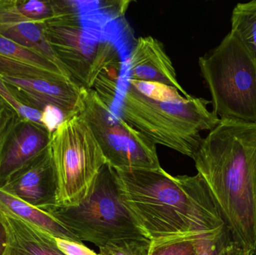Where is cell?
Segmentation results:
<instances>
[{"label":"cell","mask_w":256,"mask_h":255,"mask_svg":"<svg viewBox=\"0 0 256 255\" xmlns=\"http://www.w3.org/2000/svg\"><path fill=\"white\" fill-rule=\"evenodd\" d=\"M230 32L256 57V0L236 4L232 15Z\"/></svg>","instance_id":"cell-17"},{"label":"cell","mask_w":256,"mask_h":255,"mask_svg":"<svg viewBox=\"0 0 256 255\" xmlns=\"http://www.w3.org/2000/svg\"><path fill=\"white\" fill-rule=\"evenodd\" d=\"M152 242L147 239L118 240L99 248L98 255H149Z\"/></svg>","instance_id":"cell-18"},{"label":"cell","mask_w":256,"mask_h":255,"mask_svg":"<svg viewBox=\"0 0 256 255\" xmlns=\"http://www.w3.org/2000/svg\"><path fill=\"white\" fill-rule=\"evenodd\" d=\"M52 133L18 115L0 139V186L50 146Z\"/></svg>","instance_id":"cell-11"},{"label":"cell","mask_w":256,"mask_h":255,"mask_svg":"<svg viewBox=\"0 0 256 255\" xmlns=\"http://www.w3.org/2000/svg\"><path fill=\"white\" fill-rule=\"evenodd\" d=\"M220 120L256 124V57L231 32L198 58Z\"/></svg>","instance_id":"cell-5"},{"label":"cell","mask_w":256,"mask_h":255,"mask_svg":"<svg viewBox=\"0 0 256 255\" xmlns=\"http://www.w3.org/2000/svg\"><path fill=\"white\" fill-rule=\"evenodd\" d=\"M52 1L45 22L48 43L72 80L84 89H117L131 49L124 1Z\"/></svg>","instance_id":"cell-1"},{"label":"cell","mask_w":256,"mask_h":255,"mask_svg":"<svg viewBox=\"0 0 256 255\" xmlns=\"http://www.w3.org/2000/svg\"><path fill=\"white\" fill-rule=\"evenodd\" d=\"M232 239L228 228L196 237L194 239L196 255H219L224 246Z\"/></svg>","instance_id":"cell-19"},{"label":"cell","mask_w":256,"mask_h":255,"mask_svg":"<svg viewBox=\"0 0 256 255\" xmlns=\"http://www.w3.org/2000/svg\"><path fill=\"white\" fill-rule=\"evenodd\" d=\"M250 253H246L238 244L233 241H230L228 244H226L219 253V255H248Z\"/></svg>","instance_id":"cell-25"},{"label":"cell","mask_w":256,"mask_h":255,"mask_svg":"<svg viewBox=\"0 0 256 255\" xmlns=\"http://www.w3.org/2000/svg\"><path fill=\"white\" fill-rule=\"evenodd\" d=\"M0 222L7 236L4 255H64L54 236L1 208Z\"/></svg>","instance_id":"cell-14"},{"label":"cell","mask_w":256,"mask_h":255,"mask_svg":"<svg viewBox=\"0 0 256 255\" xmlns=\"http://www.w3.org/2000/svg\"><path fill=\"white\" fill-rule=\"evenodd\" d=\"M56 244L61 253L64 255H98L84 244L54 238Z\"/></svg>","instance_id":"cell-23"},{"label":"cell","mask_w":256,"mask_h":255,"mask_svg":"<svg viewBox=\"0 0 256 255\" xmlns=\"http://www.w3.org/2000/svg\"><path fill=\"white\" fill-rule=\"evenodd\" d=\"M18 112L0 97V139L9 124L18 116Z\"/></svg>","instance_id":"cell-24"},{"label":"cell","mask_w":256,"mask_h":255,"mask_svg":"<svg viewBox=\"0 0 256 255\" xmlns=\"http://www.w3.org/2000/svg\"><path fill=\"white\" fill-rule=\"evenodd\" d=\"M130 79L176 88L185 97L190 94L178 80L176 69L164 44L152 36L138 37L128 58Z\"/></svg>","instance_id":"cell-12"},{"label":"cell","mask_w":256,"mask_h":255,"mask_svg":"<svg viewBox=\"0 0 256 255\" xmlns=\"http://www.w3.org/2000/svg\"><path fill=\"white\" fill-rule=\"evenodd\" d=\"M18 6L21 14L32 22H46L54 16L52 1L18 0Z\"/></svg>","instance_id":"cell-21"},{"label":"cell","mask_w":256,"mask_h":255,"mask_svg":"<svg viewBox=\"0 0 256 255\" xmlns=\"http://www.w3.org/2000/svg\"><path fill=\"white\" fill-rule=\"evenodd\" d=\"M232 239L256 250V124L220 120L192 157Z\"/></svg>","instance_id":"cell-3"},{"label":"cell","mask_w":256,"mask_h":255,"mask_svg":"<svg viewBox=\"0 0 256 255\" xmlns=\"http://www.w3.org/2000/svg\"><path fill=\"white\" fill-rule=\"evenodd\" d=\"M84 115L106 164L115 170L160 169L156 145L129 125L93 89H84Z\"/></svg>","instance_id":"cell-8"},{"label":"cell","mask_w":256,"mask_h":255,"mask_svg":"<svg viewBox=\"0 0 256 255\" xmlns=\"http://www.w3.org/2000/svg\"><path fill=\"white\" fill-rule=\"evenodd\" d=\"M0 188L42 211L56 205L57 180L50 147L14 172Z\"/></svg>","instance_id":"cell-10"},{"label":"cell","mask_w":256,"mask_h":255,"mask_svg":"<svg viewBox=\"0 0 256 255\" xmlns=\"http://www.w3.org/2000/svg\"><path fill=\"white\" fill-rule=\"evenodd\" d=\"M0 208L12 213L24 221L37 226L48 232L54 238H62L68 241L81 242L70 231L61 223L52 218L50 215L36 207L26 203L24 201L8 194L0 188Z\"/></svg>","instance_id":"cell-15"},{"label":"cell","mask_w":256,"mask_h":255,"mask_svg":"<svg viewBox=\"0 0 256 255\" xmlns=\"http://www.w3.org/2000/svg\"><path fill=\"white\" fill-rule=\"evenodd\" d=\"M252 255H256V250H255V252H254V253H252Z\"/></svg>","instance_id":"cell-27"},{"label":"cell","mask_w":256,"mask_h":255,"mask_svg":"<svg viewBox=\"0 0 256 255\" xmlns=\"http://www.w3.org/2000/svg\"><path fill=\"white\" fill-rule=\"evenodd\" d=\"M114 171L122 201L150 242L195 238L226 227L200 174L173 177L162 168Z\"/></svg>","instance_id":"cell-2"},{"label":"cell","mask_w":256,"mask_h":255,"mask_svg":"<svg viewBox=\"0 0 256 255\" xmlns=\"http://www.w3.org/2000/svg\"><path fill=\"white\" fill-rule=\"evenodd\" d=\"M0 97L4 99L12 107H13L21 118L44 126L42 121L43 112L31 109V108L21 103L15 97L14 94H13L8 85L1 77H0Z\"/></svg>","instance_id":"cell-22"},{"label":"cell","mask_w":256,"mask_h":255,"mask_svg":"<svg viewBox=\"0 0 256 255\" xmlns=\"http://www.w3.org/2000/svg\"><path fill=\"white\" fill-rule=\"evenodd\" d=\"M194 238L152 243L149 255H196Z\"/></svg>","instance_id":"cell-20"},{"label":"cell","mask_w":256,"mask_h":255,"mask_svg":"<svg viewBox=\"0 0 256 255\" xmlns=\"http://www.w3.org/2000/svg\"><path fill=\"white\" fill-rule=\"evenodd\" d=\"M50 147L56 175V205H79L106 164L84 115L66 118L52 132Z\"/></svg>","instance_id":"cell-7"},{"label":"cell","mask_w":256,"mask_h":255,"mask_svg":"<svg viewBox=\"0 0 256 255\" xmlns=\"http://www.w3.org/2000/svg\"><path fill=\"white\" fill-rule=\"evenodd\" d=\"M210 103L192 96L173 100L152 98L128 83L120 116L155 145L192 159L203 140L200 132L212 131L220 121L208 109Z\"/></svg>","instance_id":"cell-4"},{"label":"cell","mask_w":256,"mask_h":255,"mask_svg":"<svg viewBox=\"0 0 256 255\" xmlns=\"http://www.w3.org/2000/svg\"><path fill=\"white\" fill-rule=\"evenodd\" d=\"M0 34L40 54L68 73L48 43L45 34V22L22 20L0 25Z\"/></svg>","instance_id":"cell-16"},{"label":"cell","mask_w":256,"mask_h":255,"mask_svg":"<svg viewBox=\"0 0 256 255\" xmlns=\"http://www.w3.org/2000/svg\"><path fill=\"white\" fill-rule=\"evenodd\" d=\"M44 211L81 242L92 243L98 248L118 240L146 239L122 201L114 169L108 164L102 168L79 205H55Z\"/></svg>","instance_id":"cell-6"},{"label":"cell","mask_w":256,"mask_h":255,"mask_svg":"<svg viewBox=\"0 0 256 255\" xmlns=\"http://www.w3.org/2000/svg\"><path fill=\"white\" fill-rule=\"evenodd\" d=\"M252 255V254H249V255Z\"/></svg>","instance_id":"cell-28"},{"label":"cell","mask_w":256,"mask_h":255,"mask_svg":"<svg viewBox=\"0 0 256 255\" xmlns=\"http://www.w3.org/2000/svg\"><path fill=\"white\" fill-rule=\"evenodd\" d=\"M7 250V236L6 229L0 222V255H6Z\"/></svg>","instance_id":"cell-26"},{"label":"cell","mask_w":256,"mask_h":255,"mask_svg":"<svg viewBox=\"0 0 256 255\" xmlns=\"http://www.w3.org/2000/svg\"><path fill=\"white\" fill-rule=\"evenodd\" d=\"M0 76L25 79H72L68 73L43 55L1 34Z\"/></svg>","instance_id":"cell-13"},{"label":"cell","mask_w":256,"mask_h":255,"mask_svg":"<svg viewBox=\"0 0 256 255\" xmlns=\"http://www.w3.org/2000/svg\"><path fill=\"white\" fill-rule=\"evenodd\" d=\"M15 97L31 109H60L66 118L81 113L84 88L70 79H25L0 76Z\"/></svg>","instance_id":"cell-9"}]
</instances>
